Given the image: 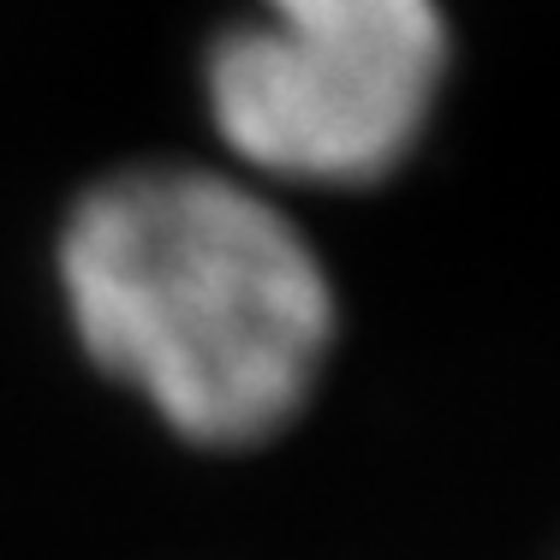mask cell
I'll return each instance as SVG.
<instances>
[{
  "label": "cell",
  "mask_w": 560,
  "mask_h": 560,
  "mask_svg": "<svg viewBox=\"0 0 560 560\" xmlns=\"http://www.w3.org/2000/svg\"><path fill=\"white\" fill-rule=\"evenodd\" d=\"M55 275L84 358L191 447L280 435L335 358L328 262L269 185L233 167L102 173L66 209Z\"/></svg>",
  "instance_id": "cell-1"
},
{
  "label": "cell",
  "mask_w": 560,
  "mask_h": 560,
  "mask_svg": "<svg viewBox=\"0 0 560 560\" xmlns=\"http://www.w3.org/2000/svg\"><path fill=\"white\" fill-rule=\"evenodd\" d=\"M442 84V0H245L203 55V114L257 185L388 179L423 143Z\"/></svg>",
  "instance_id": "cell-2"
}]
</instances>
